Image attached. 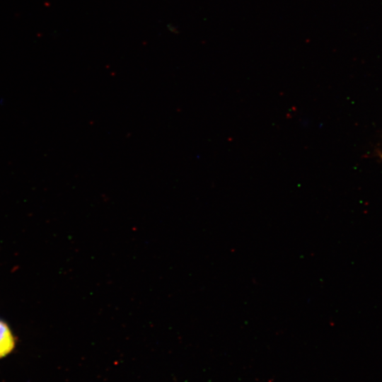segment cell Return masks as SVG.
Listing matches in <instances>:
<instances>
[{"instance_id": "7a4b0ae2", "label": "cell", "mask_w": 382, "mask_h": 382, "mask_svg": "<svg viewBox=\"0 0 382 382\" xmlns=\"http://www.w3.org/2000/svg\"><path fill=\"white\" fill-rule=\"evenodd\" d=\"M380 156L382 158V152L381 153Z\"/></svg>"}, {"instance_id": "6da1fadb", "label": "cell", "mask_w": 382, "mask_h": 382, "mask_svg": "<svg viewBox=\"0 0 382 382\" xmlns=\"http://www.w3.org/2000/svg\"><path fill=\"white\" fill-rule=\"evenodd\" d=\"M15 346L13 335L8 326L0 320V358L9 354Z\"/></svg>"}]
</instances>
